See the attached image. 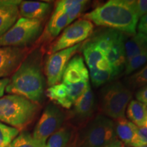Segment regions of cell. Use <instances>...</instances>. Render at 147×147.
<instances>
[{
  "label": "cell",
  "instance_id": "obj_1",
  "mask_svg": "<svg viewBox=\"0 0 147 147\" xmlns=\"http://www.w3.org/2000/svg\"><path fill=\"white\" fill-rule=\"evenodd\" d=\"M45 86L42 55L40 51H35L24 59L13 74L5 91L23 96L37 104L43 98Z\"/></svg>",
  "mask_w": 147,
  "mask_h": 147
},
{
  "label": "cell",
  "instance_id": "obj_2",
  "mask_svg": "<svg viewBox=\"0 0 147 147\" xmlns=\"http://www.w3.org/2000/svg\"><path fill=\"white\" fill-rule=\"evenodd\" d=\"M83 19L130 35L136 34L139 21L134 1L128 0H110L84 14Z\"/></svg>",
  "mask_w": 147,
  "mask_h": 147
},
{
  "label": "cell",
  "instance_id": "obj_3",
  "mask_svg": "<svg viewBox=\"0 0 147 147\" xmlns=\"http://www.w3.org/2000/svg\"><path fill=\"white\" fill-rule=\"evenodd\" d=\"M38 109L36 103L18 95L0 98V121L21 129L32 122Z\"/></svg>",
  "mask_w": 147,
  "mask_h": 147
},
{
  "label": "cell",
  "instance_id": "obj_4",
  "mask_svg": "<svg viewBox=\"0 0 147 147\" xmlns=\"http://www.w3.org/2000/svg\"><path fill=\"white\" fill-rule=\"evenodd\" d=\"M132 93L120 82H115L105 86L101 91V107L108 117L118 119L125 117Z\"/></svg>",
  "mask_w": 147,
  "mask_h": 147
},
{
  "label": "cell",
  "instance_id": "obj_5",
  "mask_svg": "<svg viewBox=\"0 0 147 147\" xmlns=\"http://www.w3.org/2000/svg\"><path fill=\"white\" fill-rule=\"evenodd\" d=\"M42 29L41 20L21 17L0 37V47L25 48L34 42Z\"/></svg>",
  "mask_w": 147,
  "mask_h": 147
},
{
  "label": "cell",
  "instance_id": "obj_6",
  "mask_svg": "<svg viewBox=\"0 0 147 147\" xmlns=\"http://www.w3.org/2000/svg\"><path fill=\"white\" fill-rule=\"evenodd\" d=\"M117 140L115 122L105 116L97 115L84 128L80 147H104Z\"/></svg>",
  "mask_w": 147,
  "mask_h": 147
},
{
  "label": "cell",
  "instance_id": "obj_7",
  "mask_svg": "<svg viewBox=\"0 0 147 147\" xmlns=\"http://www.w3.org/2000/svg\"><path fill=\"white\" fill-rule=\"evenodd\" d=\"M65 120L61 110L54 104H49L35 127L32 137L38 147H44L47 140L60 129Z\"/></svg>",
  "mask_w": 147,
  "mask_h": 147
},
{
  "label": "cell",
  "instance_id": "obj_8",
  "mask_svg": "<svg viewBox=\"0 0 147 147\" xmlns=\"http://www.w3.org/2000/svg\"><path fill=\"white\" fill-rule=\"evenodd\" d=\"M93 31V25L86 19H80L69 25L65 29L59 38L53 44L52 53L74 47L91 36Z\"/></svg>",
  "mask_w": 147,
  "mask_h": 147
},
{
  "label": "cell",
  "instance_id": "obj_9",
  "mask_svg": "<svg viewBox=\"0 0 147 147\" xmlns=\"http://www.w3.org/2000/svg\"><path fill=\"white\" fill-rule=\"evenodd\" d=\"M81 45L80 43L74 47L52 53L48 58L45 69L48 85L51 87L61 81L69 61L78 51Z\"/></svg>",
  "mask_w": 147,
  "mask_h": 147
},
{
  "label": "cell",
  "instance_id": "obj_10",
  "mask_svg": "<svg viewBox=\"0 0 147 147\" xmlns=\"http://www.w3.org/2000/svg\"><path fill=\"white\" fill-rule=\"evenodd\" d=\"M26 53L25 48L0 47V79L13 74L26 58Z\"/></svg>",
  "mask_w": 147,
  "mask_h": 147
},
{
  "label": "cell",
  "instance_id": "obj_11",
  "mask_svg": "<svg viewBox=\"0 0 147 147\" xmlns=\"http://www.w3.org/2000/svg\"><path fill=\"white\" fill-rule=\"evenodd\" d=\"M89 78V71L80 55H75L69 61L64 70L62 80L63 83L72 84L80 82H88Z\"/></svg>",
  "mask_w": 147,
  "mask_h": 147
},
{
  "label": "cell",
  "instance_id": "obj_12",
  "mask_svg": "<svg viewBox=\"0 0 147 147\" xmlns=\"http://www.w3.org/2000/svg\"><path fill=\"white\" fill-rule=\"evenodd\" d=\"M21 1L0 0V37L7 32L19 17L18 5Z\"/></svg>",
  "mask_w": 147,
  "mask_h": 147
},
{
  "label": "cell",
  "instance_id": "obj_13",
  "mask_svg": "<svg viewBox=\"0 0 147 147\" xmlns=\"http://www.w3.org/2000/svg\"><path fill=\"white\" fill-rule=\"evenodd\" d=\"M125 41V39L123 33L120 32L113 47L105 55V57L109 61L113 67L114 77L118 75L125 67L126 62Z\"/></svg>",
  "mask_w": 147,
  "mask_h": 147
},
{
  "label": "cell",
  "instance_id": "obj_14",
  "mask_svg": "<svg viewBox=\"0 0 147 147\" xmlns=\"http://www.w3.org/2000/svg\"><path fill=\"white\" fill-rule=\"evenodd\" d=\"M51 8L49 3L42 1H23L18 6L19 15L29 19L41 20L49 14Z\"/></svg>",
  "mask_w": 147,
  "mask_h": 147
},
{
  "label": "cell",
  "instance_id": "obj_15",
  "mask_svg": "<svg viewBox=\"0 0 147 147\" xmlns=\"http://www.w3.org/2000/svg\"><path fill=\"white\" fill-rule=\"evenodd\" d=\"M126 61L147 51V36L141 33L131 35L125 41Z\"/></svg>",
  "mask_w": 147,
  "mask_h": 147
},
{
  "label": "cell",
  "instance_id": "obj_16",
  "mask_svg": "<svg viewBox=\"0 0 147 147\" xmlns=\"http://www.w3.org/2000/svg\"><path fill=\"white\" fill-rule=\"evenodd\" d=\"M94 108V98L89 86L87 91L74 104V113L78 118L85 119L92 115Z\"/></svg>",
  "mask_w": 147,
  "mask_h": 147
},
{
  "label": "cell",
  "instance_id": "obj_17",
  "mask_svg": "<svg viewBox=\"0 0 147 147\" xmlns=\"http://www.w3.org/2000/svg\"><path fill=\"white\" fill-rule=\"evenodd\" d=\"M115 132L117 137L124 145L131 146L132 140L135 136L137 126L125 117L117 119L115 122Z\"/></svg>",
  "mask_w": 147,
  "mask_h": 147
},
{
  "label": "cell",
  "instance_id": "obj_18",
  "mask_svg": "<svg viewBox=\"0 0 147 147\" xmlns=\"http://www.w3.org/2000/svg\"><path fill=\"white\" fill-rule=\"evenodd\" d=\"M47 95L50 100L67 109L70 108L74 105L69 97L67 85L63 82L49 87L47 91Z\"/></svg>",
  "mask_w": 147,
  "mask_h": 147
},
{
  "label": "cell",
  "instance_id": "obj_19",
  "mask_svg": "<svg viewBox=\"0 0 147 147\" xmlns=\"http://www.w3.org/2000/svg\"><path fill=\"white\" fill-rule=\"evenodd\" d=\"M147 106L137 100L130 101L127 109V116L131 122L137 127L144 125Z\"/></svg>",
  "mask_w": 147,
  "mask_h": 147
},
{
  "label": "cell",
  "instance_id": "obj_20",
  "mask_svg": "<svg viewBox=\"0 0 147 147\" xmlns=\"http://www.w3.org/2000/svg\"><path fill=\"white\" fill-rule=\"evenodd\" d=\"M120 32L119 31L110 29L97 35L91 41L94 42L105 56L113 47L116 38Z\"/></svg>",
  "mask_w": 147,
  "mask_h": 147
},
{
  "label": "cell",
  "instance_id": "obj_21",
  "mask_svg": "<svg viewBox=\"0 0 147 147\" xmlns=\"http://www.w3.org/2000/svg\"><path fill=\"white\" fill-rule=\"evenodd\" d=\"M67 25H68L67 14L63 12L55 10L48 23L47 31L51 36L57 37Z\"/></svg>",
  "mask_w": 147,
  "mask_h": 147
},
{
  "label": "cell",
  "instance_id": "obj_22",
  "mask_svg": "<svg viewBox=\"0 0 147 147\" xmlns=\"http://www.w3.org/2000/svg\"><path fill=\"white\" fill-rule=\"evenodd\" d=\"M71 129L64 127L53 134L47 140L44 147H67V145L71 138Z\"/></svg>",
  "mask_w": 147,
  "mask_h": 147
},
{
  "label": "cell",
  "instance_id": "obj_23",
  "mask_svg": "<svg viewBox=\"0 0 147 147\" xmlns=\"http://www.w3.org/2000/svg\"><path fill=\"white\" fill-rule=\"evenodd\" d=\"M83 55L89 68L95 67L99 61L105 57L93 41L87 42L84 46Z\"/></svg>",
  "mask_w": 147,
  "mask_h": 147
},
{
  "label": "cell",
  "instance_id": "obj_24",
  "mask_svg": "<svg viewBox=\"0 0 147 147\" xmlns=\"http://www.w3.org/2000/svg\"><path fill=\"white\" fill-rule=\"evenodd\" d=\"M20 130L0 121V147H7L19 134Z\"/></svg>",
  "mask_w": 147,
  "mask_h": 147
},
{
  "label": "cell",
  "instance_id": "obj_25",
  "mask_svg": "<svg viewBox=\"0 0 147 147\" xmlns=\"http://www.w3.org/2000/svg\"><path fill=\"white\" fill-rule=\"evenodd\" d=\"M147 62V51L134 57L126 61L125 64V74L129 75L133 73Z\"/></svg>",
  "mask_w": 147,
  "mask_h": 147
},
{
  "label": "cell",
  "instance_id": "obj_26",
  "mask_svg": "<svg viewBox=\"0 0 147 147\" xmlns=\"http://www.w3.org/2000/svg\"><path fill=\"white\" fill-rule=\"evenodd\" d=\"M89 71L92 82L95 87H99L102 84L107 83L114 78L113 73L112 71H101L95 67L89 68Z\"/></svg>",
  "mask_w": 147,
  "mask_h": 147
},
{
  "label": "cell",
  "instance_id": "obj_27",
  "mask_svg": "<svg viewBox=\"0 0 147 147\" xmlns=\"http://www.w3.org/2000/svg\"><path fill=\"white\" fill-rule=\"evenodd\" d=\"M7 147H38L28 131H22Z\"/></svg>",
  "mask_w": 147,
  "mask_h": 147
},
{
  "label": "cell",
  "instance_id": "obj_28",
  "mask_svg": "<svg viewBox=\"0 0 147 147\" xmlns=\"http://www.w3.org/2000/svg\"><path fill=\"white\" fill-rule=\"evenodd\" d=\"M127 81L129 84L134 88L147 85V63L142 69L129 77Z\"/></svg>",
  "mask_w": 147,
  "mask_h": 147
},
{
  "label": "cell",
  "instance_id": "obj_29",
  "mask_svg": "<svg viewBox=\"0 0 147 147\" xmlns=\"http://www.w3.org/2000/svg\"><path fill=\"white\" fill-rule=\"evenodd\" d=\"M89 86L90 84L89 81L80 82H78V83L67 85L69 90V97H70V99L74 104V102H76V100H78L79 97L85 93L88 88L89 87Z\"/></svg>",
  "mask_w": 147,
  "mask_h": 147
},
{
  "label": "cell",
  "instance_id": "obj_30",
  "mask_svg": "<svg viewBox=\"0 0 147 147\" xmlns=\"http://www.w3.org/2000/svg\"><path fill=\"white\" fill-rule=\"evenodd\" d=\"M146 144H147V129L145 126L137 127L131 146L138 147Z\"/></svg>",
  "mask_w": 147,
  "mask_h": 147
},
{
  "label": "cell",
  "instance_id": "obj_31",
  "mask_svg": "<svg viewBox=\"0 0 147 147\" xmlns=\"http://www.w3.org/2000/svg\"><path fill=\"white\" fill-rule=\"evenodd\" d=\"M87 2V1H84V0H79V1L76 4L73 5L71 8H69L66 12V14L68 17V25H70L71 22L74 21L81 14L82 11L83 10Z\"/></svg>",
  "mask_w": 147,
  "mask_h": 147
},
{
  "label": "cell",
  "instance_id": "obj_32",
  "mask_svg": "<svg viewBox=\"0 0 147 147\" xmlns=\"http://www.w3.org/2000/svg\"><path fill=\"white\" fill-rule=\"evenodd\" d=\"M134 7L139 18L147 14V0L134 1Z\"/></svg>",
  "mask_w": 147,
  "mask_h": 147
},
{
  "label": "cell",
  "instance_id": "obj_33",
  "mask_svg": "<svg viewBox=\"0 0 147 147\" xmlns=\"http://www.w3.org/2000/svg\"><path fill=\"white\" fill-rule=\"evenodd\" d=\"M95 67L97 69H100L101 71H112L113 73V67H112L111 64L109 62L107 59L105 57H103L102 59L99 61V62L96 64ZM114 76V74H113Z\"/></svg>",
  "mask_w": 147,
  "mask_h": 147
},
{
  "label": "cell",
  "instance_id": "obj_34",
  "mask_svg": "<svg viewBox=\"0 0 147 147\" xmlns=\"http://www.w3.org/2000/svg\"><path fill=\"white\" fill-rule=\"evenodd\" d=\"M137 101L147 106V85L142 87L136 94Z\"/></svg>",
  "mask_w": 147,
  "mask_h": 147
},
{
  "label": "cell",
  "instance_id": "obj_35",
  "mask_svg": "<svg viewBox=\"0 0 147 147\" xmlns=\"http://www.w3.org/2000/svg\"><path fill=\"white\" fill-rule=\"evenodd\" d=\"M137 27L139 33L147 36V14L140 18Z\"/></svg>",
  "mask_w": 147,
  "mask_h": 147
},
{
  "label": "cell",
  "instance_id": "obj_36",
  "mask_svg": "<svg viewBox=\"0 0 147 147\" xmlns=\"http://www.w3.org/2000/svg\"><path fill=\"white\" fill-rule=\"evenodd\" d=\"M10 82V79L8 78L0 79V98H1L4 94L5 89Z\"/></svg>",
  "mask_w": 147,
  "mask_h": 147
},
{
  "label": "cell",
  "instance_id": "obj_37",
  "mask_svg": "<svg viewBox=\"0 0 147 147\" xmlns=\"http://www.w3.org/2000/svg\"><path fill=\"white\" fill-rule=\"evenodd\" d=\"M104 147H125V145L121 141L117 139L115 140H114L113 142L109 143Z\"/></svg>",
  "mask_w": 147,
  "mask_h": 147
},
{
  "label": "cell",
  "instance_id": "obj_38",
  "mask_svg": "<svg viewBox=\"0 0 147 147\" xmlns=\"http://www.w3.org/2000/svg\"><path fill=\"white\" fill-rule=\"evenodd\" d=\"M146 127V128L147 129V113H146V120H145V123H144V125Z\"/></svg>",
  "mask_w": 147,
  "mask_h": 147
},
{
  "label": "cell",
  "instance_id": "obj_39",
  "mask_svg": "<svg viewBox=\"0 0 147 147\" xmlns=\"http://www.w3.org/2000/svg\"><path fill=\"white\" fill-rule=\"evenodd\" d=\"M138 147H147V144L143 145V146H138Z\"/></svg>",
  "mask_w": 147,
  "mask_h": 147
}]
</instances>
